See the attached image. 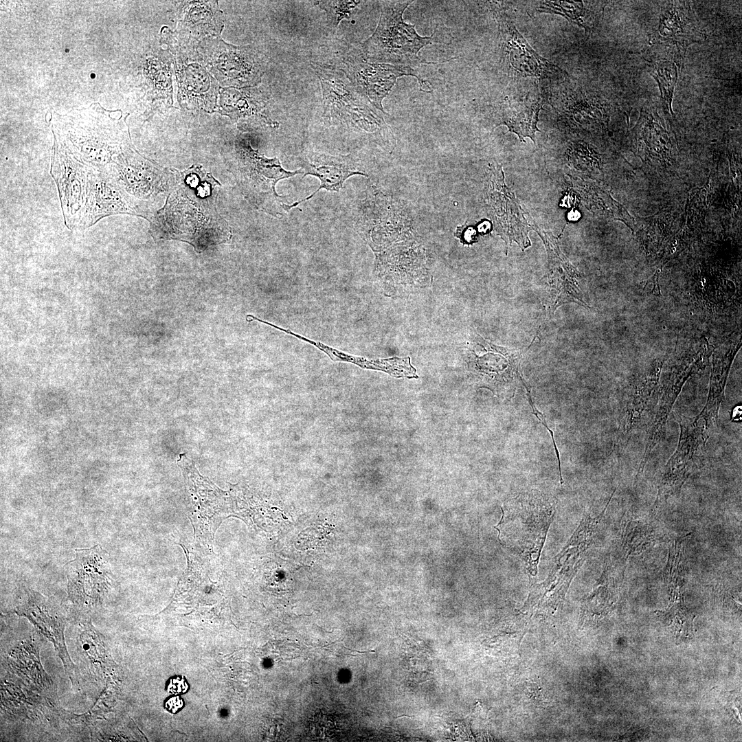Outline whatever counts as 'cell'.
I'll return each instance as SVG.
<instances>
[{"label":"cell","instance_id":"ffe728a7","mask_svg":"<svg viewBox=\"0 0 742 742\" xmlns=\"http://www.w3.org/2000/svg\"><path fill=\"white\" fill-rule=\"evenodd\" d=\"M686 9L671 3L662 12L658 30L654 37L657 41H690V18Z\"/></svg>","mask_w":742,"mask_h":742},{"label":"cell","instance_id":"277c9868","mask_svg":"<svg viewBox=\"0 0 742 742\" xmlns=\"http://www.w3.org/2000/svg\"><path fill=\"white\" fill-rule=\"evenodd\" d=\"M237 150L238 180L244 195L257 209L273 217L282 218L292 209L293 203L286 196L277 193L276 183L282 179L304 174V171L285 170L278 158L269 159L259 155L246 140L238 142Z\"/></svg>","mask_w":742,"mask_h":742},{"label":"cell","instance_id":"5bb4252c","mask_svg":"<svg viewBox=\"0 0 742 742\" xmlns=\"http://www.w3.org/2000/svg\"><path fill=\"white\" fill-rule=\"evenodd\" d=\"M531 227L541 238L547 250L548 282L552 296V312L567 302H576L588 307L583 300L579 288L578 273L561 251L557 238L536 224L532 223Z\"/></svg>","mask_w":742,"mask_h":742},{"label":"cell","instance_id":"d6986e66","mask_svg":"<svg viewBox=\"0 0 742 742\" xmlns=\"http://www.w3.org/2000/svg\"><path fill=\"white\" fill-rule=\"evenodd\" d=\"M247 89L242 91H229L230 102H226L227 111L232 117L238 119L260 118L267 124L275 126L276 124L265 112V103L261 96L255 91Z\"/></svg>","mask_w":742,"mask_h":742},{"label":"cell","instance_id":"9a60e30c","mask_svg":"<svg viewBox=\"0 0 742 742\" xmlns=\"http://www.w3.org/2000/svg\"><path fill=\"white\" fill-rule=\"evenodd\" d=\"M16 613L26 617L53 643L65 671L71 680H74V665L67 653L65 642L64 629L66 622L63 614L52 601L32 590L28 592L25 601L17 607Z\"/></svg>","mask_w":742,"mask_h":742},{"label":"cell","instance_id":"6da1fadb","mask_svg":"<svg viewBox=\"0 0 742 742\" xmlns=\"http://www.w3.org/2000/svg\"><path fill=\"white\" fill-rule=\"evenodd\" d=\"M555 497L531 491L512 498L502 507L494 526L500 544L517 555L530 576H536L541 553L556 506Z\"/></svg>","mask_w":742,"mask_h":742},{"label":"cell","instance_id":"3957f363","mask_svg":"<svg viewBox=\"0 0 742 742\" xmlns=\"http://www.w3.org/2000/svg\"><path fill=\"white\" fill-rule=\"evenodd\" d=\"M413 1H390L382 3L381 14L373 34L362 44L365 58L373 63L406 67L436 64L420 58L418 53L428 45L440 43L438 27L430 36H420L414 24L404 21L403 14Z\"/></svg>","mask_w":742,"mask_h":742},{"label":"cell","instance_id":"9c48e42d","mask_svg":"<svg viewBox=\"0 0 742 742\" xmlns=\"http://www.w3.org/2000/svg\"><path fill=\"white\" fill-rule=\"evenodd\" d=\"M486 192V207L497 235L504 241L506 252L513 241L524 251L531 245L530 230L513 192L506 186L502 166H491Z\"/></svg>","mask_w":742,"mask_h":742},{"label":"cell","instance_id":"4316f807","mask_svg":"<svg viewBox=\"0 0 742 742\" xmlns=\"http://www.w3.org/2000/svg\"><path fill=\"white\" fill-rule=\"evenodd\" d=\"M522 384H523V385H524V386L525 387V388H526V395H527V398H528V402H529V403H530V406H531V408H532V414H533L534 415H535V416H536V417L537 418V419H538V420H539V421H540V422L541 423V424H542V425H543V426H544L545 427H546V429H547V430H548V431L550 432V436H551V437H552V442H553V446H554V450H555V453H556V458H557V460H558V465H559V475H560V480H561V484H563V477H562V473H561V466L560 455H559V449H558V448H557V447H556V442H555V440H554V433H553V431H552V430H551V429H550L549 428V427L548 426V425H547V423H546V418H545V417L543 416V415L542 414V413H541V412H539V410H538V409H537L536 408L535 405H534V403H532V398H531V395H530V390H529L528 387L527 386V385H526V383H525V381H524L522 382Z\"/></svg>","mask_w":742,"mask_h":742},{"label":"cell","instance_id":"e0dca14e","mask_svg":"<svg viewBox=\"0 0 742 742\" xmlns=\"http://www.w3.org/2000/svg\"><path fill=\"white\" fill-rule=\"evenodd\" d=\"M128 195L147 199L159 188V172L133 153H122L108 171Z\"/></svg>","mask_w":742,"mask_h":742},{"label":"cell","instance_id":"484cf974","mask_svg":"<svg viewBox=\"0 0 742 742\" xmlns=\"http://www.w3.org/2000/svg\"><path fill=\"white\" fill-rule=\"evenodd\" d=\"M479 234L477 225L475 226L466 222L456 227L453 236L459 238L463 245H469L477 241Z\"/></svg>","mask_w":742,"mask_h":742},{"label":"cell","instance_id":"ac0fdd59","mask_svg":"<svg viewBox=\"0 0 742 742\" xmlns=\"http://www.w3.org/2000/svg\"><path fill=\"white\" fill-rule=\"evenodd\" d=\"M474 337L485 354L476 356V363L479 370L486 374L495 373L504 377L507 382H513L515 379L523 378L519 372V365L522 350H513L493 344L477 334Z\"/></svg>","mask_w":742,"mask_h":742},{"label":"cell","instance_id":"30bf717a","mask_svg":"<svg viewBox=\"0 0 742 742\" xmlns=\"http://www.w3.org/2000/svg\"><path fill=\"white\" fill-rule=\"evenodd\" d=\"M344 65L346 76L355 89L372 106L385 114L382 102L400 77L412 76L417 78L420 91L432 92L431 83L423 80L416 70L410 67L369 63L365 58L355 55L348 56L344 60Z\"/></svg>","mask_w":742,"mask_h":742},{"label":"cell","instance_id":"44dd1931","mask_svg":"<svg viewBox=\"0 0 742 742\" xmlns=\"http://www.w3.org/2000/svg\"><path fill=\"white\" fill-rule=\"evenodd\" d=\"M544 103L541 98L527 101L520 109L504 115L502 123L507 126L509 132L517 134L521 141L529 137L535 142V133L539 131L537 126L539 113Z\"/></svg>","mask_w":742,"mask_h":742},{"label":"cell","instance_id":"ba28073f","mask_svg":"<svg viewBox=\"0 0 742 742\" xmlns=\"http://www.w3.org/2000/svg\"><path fill=\"white\" fill-rule=\"evenodd\" d=\"M75 550V559L66 566L69 598L78 605H97L111 585L108 552L100 545Z\"/></svg>","mask_w":742,"mask_h":742},{"label":"cell","instance_id":"4fadbf2b","mask_svg":"<svg viewBox=\"0 0 742 742\" xmlns=\"http://www.w3.org/2000/svg\"><path fill=\"white\" fill-rule=\"evenodd\" d=\"M297 164L304 171L303 177L312 175L320 181L318 188L307 197L293 202L292 209L312 198L321 189L330 192L340 190L346 180L353 175L369 177V170L361 157L355 154L332 155L308 151L297 157Z\"/></svg>","mask_w":742,"mask_h":742},{"label":"cell","instance_id":"7a4b0ae2","mask_svg":"<svg viewBox=\"0 0 742 742\" xmlns=\"http://www.w3.org/2000/svg\"><path fill=\"white\" fill-rule=\"evenodd\" d=\"M322 89L323 117L329 126L343 127L391 152L396 140L379 110L354 87L346 74L314 67Z\"/></svg>","mask_w":742,"mask_h":742},{"label":"cell","instance_id":"d4e9b609","mask_svg":"<svg viewBox=\"0 0 742 742\" xmlns=\"http://www.w3.org/2000/svg\"><path fill=\"white\" fill-rule=\"evenodd\" d=\"M539 8L540 12L560 14L580 25L583 24L581 19L585 10L582 1H544Z\"/></svg>","mask_w":742,"mask_h":742},{"label":"cell","instance_id":"8fae6325","mask_svg":"<svg viewBox=\"0 0 742 742\" xmlns=\"http://www.w3.org/2000/svg\"><path fill=\"white\" fill-rule=\"evenodd\" d=\"M118 214L144 216L108 171L91 168L85 203L71 229H87L106 216Z\"/></svg>","mask_w":742,"mask_h":742},{"label":"cell","instance_id":"52a82bcc","mask_svg":"<svg viewBox=\"0 0 742 742\" xmlns=\"http://www.w3.org/2000/svg\"><path fill=\"white\" fill-rule=\"evenodd\" d=\"M607 506L597 517H584L561 550L552 559L546 580L534 586L530 601L538 607H554L563 600L572 581L583 564L594 532Z\"/></svg>","mask_w":742,"mask_h":742},{"label":"cell","instance_id":"8992f818","mask_svg":"<svg viewBox=\"0 0 742 742\" xmlns=\"http://www.w3.org/2000/svg\"><path fill=\"white\" fill-rule=\"evenodd\" d=\"M374 255V273L386 295H408L431 280L428 257L418 236L395 243Z\"/></svg>","mask_w":742,"mask_h":742},{"label":"cell","instance_id":"7402d4cb","mask_svg":"<svg viewBox=\"0 0 742 742\" xmlns=\"http://www.w3.org/2000/svg\"><path fill=\"white\" fill-rule=\"evenodd\" d=\"M78 647L95 668L104 673L108 670V652L102 636L89 622H84L81 627Z\"/></svg>","mask_w":742,"mask_h":742},{"label":"cell","instance_id":"2e32d148","mask_svg":"<svg viewBox=\"0 0 742 742\" xmlns=\"http://www.w3.org/2000/svg\"><path fill=\"white\" fill-rule=\"evenodd\" d=\"M494 13L499 24L503 48L510 64L515 70L523 76L539 77H546L556 73V70L561 71L531 49L504 13L497 9H494Z\"/></svg>","mask_w":742,"mask_h":742},{"label":"cell","instance_id":"7c38bea8","mask_svg":"<svg viewBox=\"0 0 742 742\" xmlns=\"http://www.w3.org/2000/svg\"><path fill=\"white\" fill-rule=\"evenodd\" d=\"M90 168L66 150L55 148L50 172L58 188L65 224L69 229L84 205Z\"/></svg>","mask_w":742,"mask_h":742},{"label":"cell","instance_id":"603a6c76","mask_svg":"<svg viewBox=\"0 0 742 742\" xmlns=\"http://www.w3.org/2000/svg\"><path fill=\"white\" fill-rule=\"evenodd\" d=\"M650 73L658 83L664 102L673 113V96L678 76L675 64L668 60L659 62Z\"/></svg>","mask_w":742,"mask_h":742},{"label":"cell","instance_id":"cb8c5ba5","mask_svg":"<svg viewBox=\"0 0 742 742\" xmlns=\"http://www.w3.org/2000/svg\"><path fill=\"white\" fill-rule=\"evenodd\" d=\"M360 1H319L316 4L323 9L330 25L335 28L339 22L350 16L352 10Z\"/></svg>","mask_w":742,"mask_h":742},{"label":"cell","instance_id":"5b68a950","mask_svg":"<svg viewBox=\"0 0 742 742\" xmlns=\"http://www.w3.org/2000/svg\"><path fill=\"white\" fill-rule=\"evenodd\" d=\"M355 226L374 254L395 243L417 236L406 207L374 186L367 190L360 203Z\"/></svg>","mask_w":742,"mask_h":742}]
</instances>
